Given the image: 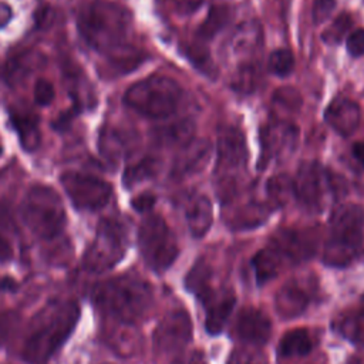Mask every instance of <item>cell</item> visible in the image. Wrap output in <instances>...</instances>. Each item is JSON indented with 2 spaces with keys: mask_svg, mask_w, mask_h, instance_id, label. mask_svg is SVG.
Returning a JSON list of instances; mask_svg holds the SVG:
<instances>
[{
  "mask_svg": "<svg viewBox=\"0 0 364 364\" xmlns=\"http://www.w3.org/2000/svg\"><path fill=\"white\" fill-rule=\"evenodd\" d=\"M78 33L84 41L100 54L107 55L112 64L134 67L138 57L129 44L132 16L109 0H92L87 3L77 17Z\"/></svg>",
  "mask_w": 364,
  "mask_h": 364,
  "instance_id": "cell-1",
  "label": "cell"
},
{
  "mask_svg": "<svg viewBox=\"0 0 364 364\" xmlns=\"http://www.w3.org/2000/svg\"><path fill=\"white\" fill-rule=\"evenodd\" d=\"M80 307L73 300L54 301L43 307L31 320L23 347L28 364H47L77 326Z\"/></svg>",
  "mask_w": 364,
  "mask_h": 364,
  "instance_id": "cell-2",
  "label": "cell"
},
{
  "mask_svg": "<svg viewBox=\"0 0 364 364\" xmlns=\"http://www.w3.org/2000/svg\"><path fill=\"white\" fill-rule=\"evenodd\" d=\"M317 249V235L313 229L277 230L269 245L252 259V267L259 284L270 282L287 267L310 259Z\"/></svg>",
  "mask_w": 364,
  "mask_h": 364,
  "instance_id": "cell-3",
  "label": "cell"
},
{
  "mask_svg": "<svg viewBox=\"0 0 364 364\" xmlns=\"http://www.w3.org/2000/svg\"><path fill=\"white\" fill-rule=\"evenodd\" d=\"M92 299L105 316L122 324H134L149 311L154 293L148 282L127 274L98 283Z\"/></svg>",
  "mask_w": 364,
  "mask_h": 364,
  "instance_id": "cell-4",
  "label": "cell"
},
{
  "mask_svg": "<svg viewBox=\"0 0 364 364\" xmlns=\"http://www.w3.org/2000/svg\"><path fill=\"white\" fill-rule=\"evenodd\" d=\"M363 236L364 208L357 203L338 205L330 216L323 262L331 267L348 266L358 255Z\"/></svg>",
  "mask_w": 364,
  "mask_h": 364,
  "instance_id": "cell-5",
  "label": "cell"
},
{
  "mask_svg": "<svg viewBox=\"0 0 364 364\" xmlns=\"http://www.w3.org/2000/svg\"><path fill=\"white\" fill-rule=\"evenodd\" d=\"M20 215L27 229L40 239H54L65 228L67 216L61 196L47 185L31 186L20 205Z\"/></svg>",
  "mask_w": 364,
  "mask_h": 364,
  "instance_id": "cell-6",
  "label": "cell"
},
{
  "mask_svg": "<svg viewBox=\"0 0 364 364\" xmlns=\"http://www.w3.org/2000/svg\"><path fill=\"white\" fill-rule=\"evenodd\" d=\"M182 97L181 85L165 75H149L132 84L124 94V102L142 117L162 119L172 115Z\"/></svg>",
  "mask_w": 364,
  "mask_h": 364,
  "instance_id": "cell-7",
  "label": "cell"
},
{
  "mask_svg": "<svg viewBox=\"0 0 364 364\" xmlns=\"http://www.w3.org/2000/svg\"><path fill=\"white\" fill-rule=\"evenodd\" d=\"M128 245L125 226L111 218L100 220L94 240L82 257V267L90 273H105L125 256Z\"/></svg>",
  "mask_w": 364,
  "mask_h": 364,
  "instance_id": "cell-8",
  "label": "cell"
},
{
  "mask_svg": "<svg viewBox=\"0 0 364 364\" xmlns=\"http://www.w3.org/2000/svg\"><path fill=\"white\" fill-rule=\"evenodd\" d=\"M138 246L145 264L156 273L171 267L179 255L176 237L159 215H149L141 222Z\"/></svg>",
  "mask_w": 364,
  "mask_h": 364,
  "instance_id": "cell-9",
  "label": "cell"
},
{
  "mask_svg": "<svg viewBox=\"0 0 364 364\" xmlns=\"http://www.w3.org/2000/svg\"><path fill=\"white\" fill-rule=\"evenodd\" d=\"M216 172L220 178L222 193L220 198H228L233 195L235 189V176L237 172L246 165L247 161V149L243 134L233 128L225 127L218 134V145H216Z\"/></svg>",
  "mask_w": 364,
  "mask_h": 364,
  "instance_id": "cell-10",
  "label": "cell"
},
{
  "mask_svg": "<svg viewBox=\"0 0 364 364\" xmlns=\"http://www.w3.org/2000/svg\"><path fill=\"white\" fill-rule=\"evenodd\" d=\"M60 182L71 203L80 210H98L112 196L111 183L95 175L65 171L61 173Z\"/></svg>",
  "mask_w": 364,
  "mask_h": 364,
  "instance_id": "cell-11",
  "label": "cell"
},
{
  "mask_svg": "<svg viewBox=\"0 0 364 364\" xmlns=\"http://www.w3.org/2000/svg\"><path fill=\"white\" fill-rule=\"evenodd\" d=\"M193 324L185 310H172L166 313L154 330L155 353L165 357L181 355L192 340Z\"/></svg>",
  "mask_w": 364,
  "mask_h": 364,
  "instance_id": "cell-12",
  "label": "cell"
},
{
  "mask_svg": "<svg viewBox=\"0 0 364 364\" xmlns=\"http://www.w3.org/2000/svg\"><path fill=\"white\" fill-rule=\"evenodd\" d=\"M330 179L316 161L303 162L293 179L296 199L310 210H320L326 198Z\"/></svg>",
  "mask_w": 364,
  "mask_h": 364,
  "instance_id": "cell-13",
  "label": "cell"
},
{
  "mask_svg": "<svg viewBox=\"0 0 364 364\" xmlns=\"http://www.w3.org/2000/svg\"><path fill=\"white\" fill-rule=\"evenodd\" d=\"M317 284L313 277L297 276L287 280L274 296L277 314L287 320L304 313L314 299Z\"/></svg>",
  "mask_w": 364,
  "mask_h": 364,
  "instance_id": "cell-14",
  "label": "cell"
},
{
  "mask_svg": "<svg viewBox=\"0 0 364 364\" xmlns=\"http://www.w3.org/2000/svg\"><path fill=\"white\" fill-rule=\"evenodd\" d=\"M198 299L202 301L205 307V327L209 334H219L235 307L236 297L230 289L220 287L213 289L210 284L199 291Z\"/></svg>",
  "mask_w": 364,
  "mask_h": 364,
  "instance_id": "cell-15",
  "label": "cell"
},
{
  "mask_svg": "<svg viewBox=\"0 0 364 364\" xmlns=\"http://www.w3.org/2000/svg\"><path fill=\"white\" fill-rule=\"evenodd\" d=\"M299 139V129L286 121H276L266 125L260 131L262 142V156L260 168L266 166L267 162L273 158H282L294 149Z\"/></svg>",
  "mask_w": 364,
  "mask_h": 364,
  "instance_id": "cell-16",
  "label": "cell"
},
{
  "mask_svg": "<svg viewBox=\"0 0 364 364\" xmlns=\"http://www.w3.org/2000/svg\"><path fill=\"white\" fill-rule=\"evenodd\" d=\"M233 330L249 346H262L272 336V320L260 309L245 307L237 313Z\"/></svg>",
  "mask_w": 364,
  "mask_h": 364,
  "instance_id": "cell-17",
  "label": "cell"
},
{
  "mask_svg": "<svg viewBox=\"0 0 364 364\" xmlns=\"http://www.w3.org/2000/svg\"><path fill=\"white\" fill-rule=\"evenodd\" d=\"M212 152V145L206 139H191L188 144L182 145L179 154L172 165V176L175 179L191 176L202 171Z\"/></svg>",
  "mask_w": 364,
  "mask_h": 364,
  "instance_id": "cell-18",
  "label": "cell"
},
{
  "mask_svg": "<svg viewBox=\"0 0 364 364\" xmlns=\"http://www.w3.org/2000/svg\"><path fill=\"white\" fill-rule=\"evenodd\" d=\"M324 119L337 134L348 136L360 124V107L348 98H337L326 109Z\"/></svg>",
  "mask_w": 364,
  "mask_h": 364,
  "instance_id": "cell-19",
  "label": "cell"
},
{
  "mask_svg": "<svg viewBox=\"0 0 364 364\" xmlns=\"http://www.w3.org/2000/svg\"><path fill=\"white\" fill-rule=\"evenodd\" d=\"M188 229L193 237H202L212 226V203L205 195L189 198L185 208Z\"/></svg>",
  "mask_w": 364,
  "mask_h": 364,
  "instance_id": "cell-20",
  "label": "cell"
},
{
  "mask_svg": "<svg viewBox=\"0 0 364 364\" xmlns=\"http://www.w3.org/2000/svg\"><path fill=\"white\" fill-rule=\"evenodd\" d=\"M336 328L348 341L364 346V296L354 309L346 310L338 316Z\"/></svg>",
  "mask_w": 364,
  "mask_h": 364,
  "instance_id": "cell-21",
  "label": "cell"
},
{
  "mask_svg": "<svg viewBox=\"0 0 364 364\" xmlns=\"http://www.w3.org/2000/svg\"><path fill=\"white\" fill-rule=\"evenodd\" d=\"M11 124L17 131L21 146L27 151H33L40 144V128L38 119L31 112H13Z\"/></svg>",
  "mask_w": 364,
  "mask_h": 364,
  "instance_id": "cell-22",
  "label": "cell"
},
{
  "mask_svg": "<svg viewBox=\"0 0 364 364\" xmlns=\"http://www.w3.org/2000/svg\"><path fill=\"white\" fill-rule=\"evenodd\" d=\"M313 348V338L306 328H294L284 333L277 351L282 357H303Z\"/></svg>",
  "mask_w": 364,
  "mask_h": 364,
  "instance_id": "cell-23",
  "label": "cell"
},
{
  "mask_svg": "<svg viewBox=\"0 0 364 364\" xmlns=\"http://www.w3.org/2000/svg\"><path fill=\"white\" fill-rule=\"evenodd\" d=\"M270 212L272 210H270L269 205L260 203V202H250V203H246V205L237 208L236 212L232 213L229 223L235 229L255 228V226L263 223V220H266V218H269Z\"/></svg>",
  "mask_w": 364,
  "mask_h": 364,
  "instance_id": "cell-24",
  "label": "cell"
},
{
  "mask_svg": "<svg viewBox=\"0 0 364 364\" xmlns=\"http://www.w3.org/2000/svg\"><path fill=\"white\" fill-rule=\"evenodd\" d=\"M195 124L191 119H178L158 131V139L165 145H185L193 139Z\"/></svg>",
  "mask_w": 364,
  "mask_h": 364,
  "instance_id": "cell-25",
  "label": "cell"
},
{
  "mask_svg": "<svg viewBox=\"0 0 364 364\" xmlns=\"http://www.w3.org/2000/svg\"><path fill=\"white\" fill-rule=\"evenodd\" d=\"M230 10L225 6H215L209 10L206 18L200 24L198 34L200 40H209L212 38L219 30H222L226 23L229 21Z\"/></svg>",
  "mask_w": 364,
  "mask_h": 364,
  "instance_id": "cell-26",
  "label": "cell"
},
{
  "mask_svg": "<svg viewBox=\"0 0 364 364\" xmlns=\"http://www.w3.org/2000/svg\"><path fill=\"white\" fill-rule=\"evenodd\" d=\"M158 162L154 158H144L135 165H131L124 172V183L131 188L148 178H152L156 173Z\"/></svg>",
  "mask_w": 364,
  "mask_h": 364,
  "instance_id": "cell-27",
  "label": "cell"
},
{
  "mask_svg": "<svg viewBox=\"0 0 364 364\" xmlns=\"http://www.w3.org/2000/svg\"><path fill=\"white\" fill-rule=\"evenodd\" d=\"M266 188H267V193H269L270 199H273L279 205L284 203L290 196H294L293 179H290L284 173L272 176L267 181Z\"/></svg>",
  "mask_w": 364,
  "mask_h": 364,
  "instance_id": "cell-28",
  "label": "cell"
},
{
  "mask_svg": "<svg viewBox=\"0 0 364 364\" xmlns=\"http://www.w3.org/2000/svg\"><path fill=\"white\" fill-rule=\"evenodd\" d=\"M267 67H269V71L272 74L279 75V77H286L294 68V57H293L291 51H289L286 48L274 50L269 55Z\"/></svg>",
  "mask_w": 364,
  "mask_h": 364,
  "instance_id": "cell-29",
  "label": "cell"
},
{
  "mask_svg": "<svg viewBox=\"0 0 364 364\" xmlns=\"http://www.w3.org/2000/svg\"><path fill=\"white\" fill-rule=\"evenodd\" d=\"M226 364H269L266 354L257 346H246L233 350Z\"/></svg>",
  "mask_w": 364,
  "mask_h": 364,
  "instance_id": "cell-30",
  "label": "cell"
},
{
  "mask_svg": "<svg viewBox=\"0 0 364 364\" xmlns=\"http://www.w3.org/2000/svg\"><path fill=\"white\" fill-rule=\"evenodd\" d=\"M185 53L186 57L192 61L193 65H196L202 73H205L206 75H215L216 70L213 67L212 58L208 53V50L200 46V44H186L185 47Z\"/></svg>",
  "mask_w": 364,
  "mask_h": 364,
  "instance_id": "cell-31",
  "label": "cell"
},
{
  "mask_svg": "<svg viewBox=\"0 0 364 364\" xmlns=\"http://www.w3.org/2000/svg\"><path fill=\"white\" fill-rule=\"evenodd\" d=\"M351 27V17L348 14H340L323 33V41L328 44L340 43L348 28Z\"/></svg>",
  "mask_w": 364,
  "mask_h": 364,
  "instance_id": "cell-32",
  "label": "cell"
},
{
  "mask_svg": "<svg viewBox=\"0 0 364 364\" xmlns=\"http://www.w3.org/2000/svg\"><path fill=\"white\" fill-rule=\"evenodd\" d=\"M33 95H34V101L41 105V107H47L50 105L54 98H55V90L54 85L46 80V78H38L34 82V88H33Z\"/></svg>",
  "mask_w": 364,
  "mask_h": 364,
  "instance_id": "cell-33",
  "label": "cell"
},
{
  "mask_svg": "<svg viewBox=\"0 0 364 364\" xmlns=\"http://www.w3.org/2000/svg\"><path fill=\"white\" fill-rule=\"evenodd\" d=\"M336 6V0H314L313 1V21L316 24L323 23L326 18L330 17Z\"/></svg>",
  "mask_w": 364,
  "mask_h": 364,
  "instance_id": "cell-34",
  "label": "cell"
},
{
  "mask_svg": "<svg viewBox=\"0 0 364 364\" xmlns=\"http://www.w3.org/2000/svg\"><path fill=\"white\" fill-rule=\"evenodd\" d=\"M347 50L354 57L364 55V28L354 30L347 37Z\"/></svg>",
  "mask_w": 364,
  "mask_h": 364,
  "instance_id": "cell-35",
  "label": "cell"
},
{
  "mask_svg": "<svg viewBox=\"0 0 364 364\" xmlns=\"http://www.w3.org/2000/svg\"><path fill=\"white\" fill-rule=\"evenodd\" d=\"M16 321L17 317L13 313L0 311V344H3L9 338L11 330L14 328Z\"/></svg>",
  "mask_w": 364,
  "mask_h": 364,
  "instance_id": "cell-36",
  "label": "cell"
},
{
  "mask_svg": "<svg viewBox=\"0 0 364 364\" xmlns=\"http://www.w3.org/2000/svg\"><path fill=\"white\" fill-rule=\"evenodd\" d=\"M155 200H156L155 195H152V193H149V192H144V193L135 196V198L132 199L131 205H132V208H134L135 210H138V212H148V210L152 209V206L155 205Z\"/></svg>",
  "mask_w": 364,
  "mask_h": 364,
  "instance_id": "cell-37",
  "label": "cell"
},
{
  "mask_svg": "<svg viewBox=\"0 0 364 364\" xmlns=\"http://www.w3.org/2000/svg\"><path fill=\"white\" fill-rule=\"evenodd\" d=\"M172 364H206V360L202 353L192 351L189 354H181Z\"/></svg>",
  "mask_w": 364,
  "mask_h": 364,
  "instance_id": "cell-38",
  "label": "cell"
},
{
  "mask_svg": "<svg viewBox=\"0 0 364 364\" xmlns=\"http://www.w3.org/2000/svg\"><path fill=\"white\" fill-rule=\"evenodd\" d=\"M13 257V249L10 242L0 235V262H9Z\"/></svg>",
  "mask_w": 364,
  "mask_h": 364,
  "instance_id": "cell-39",
  "label": "cell"
},
{
  "mask_svg": "<svg viewBox=\"0 0 364 364\" xmlns=\"http://www.w3.org/2000/svg\"><path fill=\"white\" fill-rule=\"evenodd\" d=\"M11 17H13L11 7L7 3L0 1V28L6 27L10 23Z\"/></svg>",
  "mask_w": 364,
  "mask_h": 364,
  "instance_id": "cell-40",
  "label": "cell"
},
{
  "mask_svg": "<svg viewBox=\"0 0 364 364\" xmlns=\"http://www.w3.org/2000/svg\"><path fill=\"white\" fill-rule=\"evenodd\" d=\"M202 0H173V3L176 4V7L182 11V13H189L192 10H195Z\"/></svg>",
  "mask_w": 364,
  "mask_h": 364,
  "instance_id": "cell-41",
  "label": "cell"
},
{
  "mask_svg": "<svg viewBox=\"0 0 364 364\" xmlns=\"http://www.w3.org/2000/svg\"><path fill=\"white\" fill-rule=\"evenodd\" d=\"M17 289V282L9 276H0V293L14 291Z\"/></svg>",
  "mask_w": 364,
  "mask_h": 364,
  "instance_id": "cell-42",
  "label": "cell"
},
{
  "mask_svg": "<svg viewBox=\"0 0 364 364\" xmlns=\"http://www.w3.org/2000/svg\"><path fill=\"white\" fill-rule=\"evenodd\" d=\"M353 154L355 156L357 161H360L364 166V141L361 142H357L354 146H353Z\"/></svg>",
  "mask_w": 364,
  "mask_h": 364,
  "instance_id": "cell-43",
  "label": "cell"
},
{
  "mask_svg": "<svg viewBox=\"0 0 364 364\" xmlns=\"http://www.w3.org/2000/svg\"><path fill=\"white\" fill-rule=\"evenodd\" d=\"M1 154H3V146H1V144H0V156H1Z\"/></svg>",
  "mask_w": 364,
  "mask_h": 364,
  "instance_id": "cell-44",
  "label": "cell"
}]
</instances>
